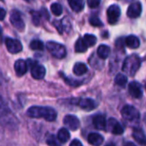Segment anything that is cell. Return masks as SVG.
I'll use <instances>...</instances> for the list:
<instances>
[{
  "instance_id": "obj_37",
  "label": "cell",
  "mask_w": 146,
  "mask_h": 146,
  "mask_svg": "<svg viewBox=\"0 0 146 146\" xmlns=\"http://www.w3.org/2000/svg\"><path fill=\"white\" fill-rule=\"evenodd\" d=\"M0 1H4V0H0Z\"/></svg>"
},
{
  "instance_id": "obj_20",
  "label": "cell",
  "mask_w": 146,
  "mask_h": 146,
  "mask_svg": "<svg viewBox=\"0 0 146 146\" xmlns=\"http://www.w3.org/2000/svg\"><path fill=\"white\" fill-rule=\"evenodd\" d=\"M88 71V68L84 63H77L73 67V73L76 76H83Z\"/></svg>"
},
{
  "instance_id": "obj_22",
  "label": "cell",
  "mask_w": 146,
  "mask_h": 146,
  "mask_svg": "<svg viewBox=\"0 0 146 146\" xmlns=\"http://www.w3.org/2000/svg\"><path fill=\"white\" fill-rule=\"evenodd\" d=\"M88 46L84 41V38H79L75 44V51L77 52H84L87 51Z\"/></svg>"
},
{
  "instance_id": "obj_8",
  "label": "cell",
  "mask_w": 146,
  "mask_h": 146,
  "mask_svg": "<svg viewBox=\"0 0 146 146\" xmlns=\"http://www.w3.org/2000/svg\"><path fill=\"white\" fill-rule=\"evenodd\" d=\"M5 45H6L8 51L12 54L18 53L23 50L22 43L18 40H16V39L7 38L5 40Z\"/></svg>"
},
{
  "instance_id": "obj_9",
  "label": "cell",
  "mask_w": 146,
  "mask_h": 146,
  "mask_svg": "<svg viewBox=\"0 0 146 146\" xmlns=\"http://www.w3.org/2000/svg\"><path fill=\"white\" fill-rule=\"evenodd\" d=\"M64 124L71 131H77L80 126V121L74 115H66L64 119Z\"/></svg>"
},
{
  "instance_id": "obj_35",
  "label": "cell",
  "mask_w": 146,
  "mask_h": 146,
  "mask_svg": "<svg viewBox=\"0 0 146 146\" xmlns=\"http://www.w3.org/2000/svg\"><path fill=\"white\" fill-rule=\"evenodd\" d=\"M124 146H136L133 143H131V142H127L124 144Z\"/></svg>"
},
{
  "instance_id": "obj_6",
  "label": "cell",
  "mask_w": 146,
  "mask_h": 146,
  "mask_svg": "<svg viewBox=\"0 0 146 146\" xmlns=\"http://www.w3.org/2000/svg\"><path fill=\"white\" fill-rule=\"evenodd\" d=\"M11 23L15 27L17 30L19 31H23L25 29V23L23 20V17L20 14L19 11H13L11 15Z\"/></svg>"
},
{
  "instance_id": "obj_18",
  "label": "cell",
  "mask_w": 146,
  "mask_h": 146,
  "mask_svg": "<svg viewBox=\"0 0 146 146\" xmlns=\"http://www.w3.org/2000/svg\"><path fill=\"white\" fill-rule=\"evenodd\" d=\"M71 10L75 12H81L84 8V0H68Z\"/></svg>"
},
{
  "instance_id": "obj_14",
  "label": "cell",
  "mask_w": 146,
  "mask_h": 146,
  "mask_svg": "<svg viewBox=\"0 0 146 146\" xmlns=\"http://www.w3.org/2000/svg\"><path fill=\"white\" fill-rule=\"evenodd\" d=\"M28 64L27 61L23 60V59H18L16 61L15 64H14V69L16 71V74L18 77H22L23 76L25 73L27 72L28 70Z\"/></svg>"
},
{
  "instance_id": "obj_3",
  "label": "cell",
  "mask_w": 146,
  "mask_h": 146,
  "mask_svg": "<svg viewBox=\"0 0 146 146\" xmlns=\"http://www.w3.org/2000/svg\"><path fill=\"white\" fill-rule=\"evenodd\" d=\"M48 52L56 58H63L66 56V49L64 46L55 41H48L46 43Z\"/></svg>"
},
{
  "instance_id": "obj_15",
  "label": "cell",
  "mask_w": 146,
  "mask_h": 146,
  "mask_svg": "<svg viewBox=\"0 0 146 146\" xmlns=\"http://www.w3.org/2000/svg\"><path fill=\"white\" fill-rule=\"evenodd\" d=\"M132 137L139 144L142 146H146V135L141 128H134L132 131Z\"/></svg>"
},
{
  "instance_id": "obj_23",
  "label": "cell",
  "mask_w": 146,
  "mask_h": 146,
  "mask_svg": "<svg viewBox=\"0 0 146 146\" xmlns=\"http://www.w3.org/2000/svg\"><path fill=\"white\" fill-rule=\"evenodd\" d=\"M57 137L59 140V142H61V143H66L70 139V133H69V131H68L67 129L61 128L58 131Z\"/></svg>"
},
{
  "instance_id": "obj_11",
  "label": "cell",
  "mask_w": 146,
  "mask_h": 146,
  "mask_svg": "<svg viewBox=\"0 0 146 146\" xmlns=\"http://www.w3.org/2000/svg\"><path fill=\"white\" fill-rule=\"evenodd\" d=\"M128 90H129V94L134 97V98H141L143 96V90L142 87L140 85V84H138L136 81H133L131 83L129 84L128 86Z\"/></svg>"
},
{
  "instance_id": "obj_25",
  "label": "cell",
  "mask_w": 146,
  "mask_h": 146,
  "mask_svg": "<svg viewBox=\"0 0 146 146\" xmlns=\"http://www.w3.org/2000/svg\"><path fill=\"white\" fill-rule=\"evenodd\" d=\"M29 47L32 50H36V51H42L44 49V44L42 41L39 40H34L30 42Z\"/></svg>"
},
{
  "instance_id": "obj_12",
  "label": "cell",
  "mask_w": 146,
  "mask_h": 146,
  "mask_svg": "<svg viewBox=\"0 0 146 146\" xmlns=\"http://www.w3.org/2000/svg\"><path fill=\"white\" fill-rule=\"evenodd\" d=\"M108 128H109L110 131L113 134L121 135L124 132V128H123L122 125L113 118L109 119V120L108 122Z\"/></svg>"
},
{
  "instance_id": "obj_36",
  "label": "cell",
  "mask_w": 146,
  "mask_h": 146,
  "mask_svg": "<svg viewBox=\"0 0 146 146\" xmlns=\"http://www.w3.org/2000/svg\"><path fill=\"white\" fill-rule=\"evenodd\" d=\"M1 33H2V29H1V27H0V35H1Z\"/></svg>"
},
{
  "instance_id": "obj_33",
  "label": "cell",
  "mask_w": 146,
  "mask_h": 146,
  "mask_svg": "<svg viewBox=\"0 0 146 146\" xmlns=\"http://www.w3.org/2000/svg\"><path fill=\"white\" fill-rule=\"evenodd\" d=\"M5 16H6V11L0 7V21H3L5 18Z\"/></svg>"
},
{
  "instance_id": "obj_2",
  "label": "cell",
  "mask_w": 146,
  "mask_h": 146,
  "mask_svg": "<svg viewBox=\"0 0 146 146\" xmlns=\"http://www.w3.org/2000/svg\"><path fill=\"white\" fill-rule=\"evenodd\" d=\"M141 60L137 54H131L125 59L122 66V70L128 76L133 77L140 68Z\"/></svg>"
},
{
  "instance_id": "obj_38",
  "label": "cell",
  "mask_w": 146,
  "mask_h": 146,
  "mask_svg": "<svg viewBox=\"0 0 146 146\" xmlns=\"http://www.w3.org/2000/svg\"><path fill=\"white\" fill-rule=\"evenodd\" d=\"M145 90H146V85H145Z\"/></svg>"
},
{
  "instance_id": "obj_28",
  "label": "cell",
  "mask_w": 146,
  "mask_h": 146,
  "mask_svg": "<svg viewBox=\"0 0 146 146\" xmlns=\"http://www.w3.org/2000/svg\"><path fill=\"white\" fill-rule=\"evenodd\" d=\"M58 141L59 140L58 139V137L56 138V137L54 135H50L46 138V143L49 146H60V143Z\"/></svg>"
},
{
  "instance_id": "obj_26",
  "label": "cell",
  "mask_w": 146,
  "mask_h": 146,
  "mask_svg": "<svg viewBox=\"0 0 146 146\" xmlns=\"http://www.w3.org/2000/svg\"><path fill=\"white\" fill-rule=\"evenodd\" d=\"M84 40L86 42V44H87L88 46H95L96 43V40H97V39H96V37L95 35H89V34H87V35H84Z\"/></svg>"
},
{
  "instance_id": "obj_10",
  "label": "cell",
  "mask_w": 146,
  "mask_h": 146,
  "mask_svg": "<svg viewBox=\"0 0 146 146\" xmlns=\"http://www.w3.org/2000/svg\"><path fill=\"white\" fill-rule=\"evenodd\" d=\"M142 13V5L139 2H134L127 9V16L130 18H137Z\"/></svg>"
},
{
  "instance_id": "obj_1",
  "label": "cell",
  "mask_w": 146,
  "mask_h": 146,
  "mask_svg": "<svg viewBox=\"0 0 146 146\" xmlns=\"http://www.w3.org/2000/svg\"><path fill=\"white\" fill-rule=\"evenodd\" d=\"M28 116L30 118H43L46 121H54L57 118V113L56 111L49 107H37L34 106L28 109L27 111Z\"/></svg>"
},
{
  "instance_id": "obj_24",
  "label": "cell",
  "mask_w": 146,
  "mask_h": 146,
  "mask_svg": "<svg viewBox=\"0 0 146 146\" xmlns=\"http://www.w3.org/2000/svg\"><path fill=\"white\" fill-rule=\"evenodd\" d=\"M114 83L120 87H125L127 84V77L123 74H118L114 78Z\"/></svg>"
},
{
  "instance_id": "obj_17",
  "label": "cell",
  "mask_w": 146,
  "mask_h": 146,
  "mask_svg": "<svg viewBox=\"0 0 146 146\" xmlns=\"http://www.w3.org/2000/svg\"><path fill=\"white\" fill-rule=\"evenodd\" d=\"M104 138L98 133H90L88 137V142L93 146H101L103 143Z\"/></svg>"
},
{
  "instance_id": "obj_4",
  "label": "cell",
  "mask_w": 146,
  "mask_h": 146,
  "mask_svg": "<svg viewBox=\"0 0 146 146\" xmlns=\"http://www.w3.org/2000/svg\"><path fill=\"white\" fill-rule=\"evenodd\" d=\"M28 66L31 69V75L35 79H42L46 75V69L43 65L39 64L37 62L33 61L31 59H28L27 61Z\"/></svg>"
},
{
  "instance_id": "obj_21",
  "label": "cell",
  "mask_w": 146,
  "mask_h": 146,
  "mask_svg": "<svg viewBox=\"0 0 146 146\" xmlns=\"http://www.w3.org/2000/svg\"><path fill=\"white\" fill-rule=\"evenodd\" d=\"M110 54V47L107 45H101L97 48V55L100 58L105 59Z\"/></svg>"
},
{
  "instance_id": "obj_34",
  "label": "cell",
  "mask_w": 146,
  "mask_h": 146,
  "mask_svg": "<svg viewBox=\"0 0 146 146\" xmlns=\"http://www.w3.org/2000/svg\"><path fill=\"white\" fill-rule=\"evenodd\" d=\"M32 13H33L34 22H35V23L36 25H38V24H39V17H40V15H39L38 13H36V12H32Z\"/></svg>"
},
{
  "instance_id": "obj_29",
  "label": "cell",
  "mask_w": 146,
  "mask_h": 146,
  "mask_svg": "<svg viewBox=\"0 0 146 146\" xmlns=\"http://www.w3.org/2000/svg\"><path fill=\"white\" fill-rule=\"evenodd\" d=\"M90 23L92 26L94 27H102L103 26V23L100 20V18L96 16H92L90 18Z\"/></svg>"
},
{
  "instance_id": "obj_13",
  "label": "cell",
  "mask_w": 146,
  "mask_h": 146,
  "mask_svg": "<svg viewBox=\"0 0 146 146\" xmlns=\"http://www.w3.org/2000/svg\"><path fill=\"white\" fill-rule=\"evenodd\" d=\"M78 105L84 111H91L96 108V103L90 98H82L78 102Z\"/></svg>"
},
{
  "instance_id": "obj_7",
  "label": "cell",
  "mask_w": 146,
  "mask_h": 146,
  "mask_svg": "<svg viewBox=\"0 0 146 146\" xmlns=\"http://www.w3.org/2000/svg\"><path fill=\"white\" fill-rule=\"evenodd\" d=\"M120 8L116 5H113L109 6V8L107 11V17H108V21L110 24H114L116 22L119 20V16H120Z\"/></svg>"
},
{
  "instance_id": "obj_16",
  "label": "cell",
  "mask_w": 146,
  "mask_h": 146,
  "mask_svg": "<svg viewBox=\"0 0 146 146\" xmlns=\"http://www.w3.org/2000/svg\"><path fill=\"white\" fill-rule=\"evenodd\" d=\"M93 124L95 127L98 130H105L107 127V121L106 119L103 115L102 114H97L93 118Z\"/></svg>"
},
{
  "instance_id": "obj_27",
  "label": "cell",
  "mask_w": 146,
  "mask_h": 146,
  "mask_svg": "<svg viewBox=\"0 0 146 146\" xmlns=\"http://www.w3.org/2000/svg\"><path fill=\"white\" fill-rule=\"evenodd\" d=\"M51 11L52 12L53 15L58 17L62 14L63 12V9H62V6L58 4V3H54L51 5Z\"/></svg>"
},
{
  "instance_id": "obj_19",
  "label": "cell",
  "mask_w": 146,
  "mask_h": 146,
  "mask_svg": "<svg viewBox=\"0 0 146 146\" xmlns=\"http://www.w3.org/2000/svg\"><path fill=\"white\" fill-rule=\"evenodd\" d=\"M125 45L131 49H135L140 46V41L137 36L129 35L128 37L125 38Z\"/></svg>"
},
{
  "instance_id": "obj_32",
  "label": "cell",
  "mask_w": 146,
  "mask_h": 146,
  "mask_svg": "<svg viewBox=\"0 0 146 146\" xmlns=\"http://www.w3.org/2000/svg\"><path fill=\"white\" fill-rule=\"evenodd\" d=\"M70 146H83V144L78 139H74V140H72Z\"/></svg>"
},
{
  "instance_id": "obj_5",
  "label": "cell",
  "mask_w": 146,
  "mask_h": 146,
  "mask_svg": "<svg viewBox=\"0 0 146 146\" xmlns=\"http://www.w3.org/2000/svg\"><path fill=\"white\" fill-rule=\"evenodd\" d=\"M121 115L125 119L128 121H135L139 119L140 118V113L138 110L130 105H125L121 109Z\"/></svg>"
},
{
  "instance_id": "obj_30",
  "label": "cell",
  "mask_w": 146,
  "mask_h": 146,
  "mask_svg": "<svg viewBox=\"0 0 146 146\" xmlns=\"http://www.w3.org/2000/svg\"><path fill=\"white\" fill-rule=\"evenodd\" d=\"M101 1L102 0H88L87 3H88V5L90 8L94 9V8H96L100 5Z\"/></svg>"
},
{
  "instance_id": "obj_31",
  "label": "cell",
  "mask_w": 146,
  "mask_h": 146,
  "mask_svg": "<svg viewBox=\"0 0 146 146\" xmlns=\"http://www.w3.org/2000/svg\"><path fill=\"white\" fill-rule=\"evenodd\" d=\"M125 40L123 39V38H119V39H118L117 40H116V46H118L119 48H122L123 46H124V45H125Z\"/></svg>"
}]
</instances>
